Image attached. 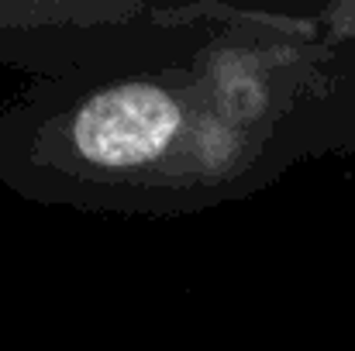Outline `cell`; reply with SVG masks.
Masks as SVG:
<instances>
[{
    "mask_svg": "<svg viewBox=\"0 0 355 351\" xmlns=\"http://www.w3.org/2000/svg\"><path fill=\"white\" fill-rule=\"evenodd\" d=\"M318 42L272 10L200 3L169 45L38 80L0 111V183L35 204L193 214L352 148Z\"/></svg>",
    "mask_w": 355,
    "mask_h": 351,
    "instance_id": "obj_1",
    "label": "cell"
},
{
    "mask_svg": "<svg viewBox=\"0 0 355 351\" xmlns=\"http://www.w3.org/2000/svg\"><path fill=\"white\" fill-rule=\"evenodd\" d=\"M197 21L200 3L0 0V66L52 80L180 42Z\"/></svg>",
    "mask_w": 355,
    "mask_h": 351,
    "instance_id": "obj_2",
    "label": "cell"
}]
</instances>
